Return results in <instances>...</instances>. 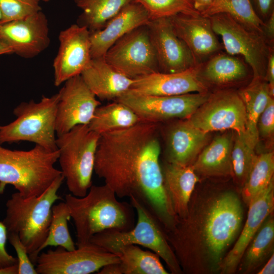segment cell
<instances>
[{
    "label": "cell",
    "mask_w": 274,
    "mask_h": 274,
    "mask_svg": "<svg viewBox=\"0 0 274 274\" xmlns=\"http://www.w3.org/2000/svg\"><path fill=\"white\" fill-rule=\"evenodd\" d=\"M218 1V0H214V2H213V4L214 3H216V2H217ZM213 4H212V5H213Z\"/></svg>",
    "instance_id": "51"
},
{
    "label": "cell",
    "mask_w": 274,
    "mask_h": 274,
    "mask_svg": "<svg viewBox=\"0 0 274 274\" xmlns=\"http://www.w3.org/2000/svg\"><path fill=\"white\" fill-rule=\"evenodd\" d=\"M58 92L55 132L57 135L67 132L78 125H88L100 102L84 81L81 75L65 82Z\"/></svg>",
    "instance_id": "14"
},
{
    "label": "cell",
    "mask_w": 274,
    "mask_h": 274,
    "mask_svg": "<svg viewBox=\"0 0 274 274\" xmlns=\"http://www.w3.org/2000/svg\"><path fill=\"white\" fill-rule=\"evenodd\" d=\"M212 28L222 41L226 53L240 55L253 73V79H263L273 48L264 36L253 30L226 13L209 16Z\"/></svg>",
    "instance_id": "9"
},
{
    "label": "cell",
    "mask_w": 274,
    "mask_h": 274,
    "mask_svg": "<svg viewBox=\"0 0 274 274\" xmlns=\"http://www.w3.org/2000/svg\"><path fill=\"white\" fill-rule=\"evenodd\" d=\"M90 35L87 27L79 24L71 25L60 32L59 48L53 63L56 86L81 75L89 64Z\"/></svg>",
    "instance_id": "15"
},
{
    "label": "cell",
    "mask_w": 274,
    "mask_h": 274,
    "mask_svg": "<svg viewBox=\"0 0 274 274\" xmlns=\"http://www.w3.org/2000/svg\"><path fill=\"white\" fill-rule=\"evenodd\" d=\"M122 274H167L160 257L152 251L141 249L138 245L122 247L116 252Z\"/></svg>",
    "instance_id": "30"
},
{
    "label": "cell",
    "mask_w": 274,
    "mask_h": 274,
    "mask_svg": "<svg viewBox=\"0 0 274 274\" xmlns=\"http://www.w3.org/2000/svg\"><path fill=\"white\" fill-rule=\"evenodd\" d=\"M199 63L183 71L157 72L133 79L129 90L140 94L173 96L208 92L199 76Z\"/></svg>",
    "instance_id": "18"
},
{
    "label": "cell",
    "mask_w": 274,
    "mask_h": 274,
    "mask_svg": "<svg viewBox=\"0 0 274 274\" xmlns=\"http://www.w3.org/2000/svg\"><path fill=\"white\" fill-rule=\"evenodd\" d=\"M81 76L91 91L101 100H115L128 91L133 82V79L113 68L104 57L92 58Z\"/></svg>",
    "instance_id": "23"
},
{
    "label": "cell",
    "mask_w": 274,
    "mask_h": 274,
    "mask_svg": "<svg viewBox=\"0 0 274 274\" xmlns=\"http://www.w3.org/2000/svg\"><path fill=\"white\" fill-rule=\"evenodd\" d=\"M0 39L21 57L31 58L50 44L48 19L40 11L23 19L1 24Z\"/></svg>",
    "instance_id": "16"
},
{
    "label": "cell",
    "mask_w": 274,
    "mask_h": 274,
    "mask_svg": "<svg viewBox=\"0 0 274 274\" xmlns=\"http://www.w3.org/2000/svg\"><path fill=\"white\" fill-rule=\"evenodd\" d=\"M218 13L231 15L247 27L263 34L264 22L255 12L250 0H218L202 15Z\"/></svg>",
    "instance_id": "34"
},
{
    "label": "cell",
    "mask_w": 274,
    "mask_h": 274,
    "mask_svg": "<svg viewBox=\"0 0 274 274\" xmlns=\"http://www.w3.org/2000/svg\"><path fill=\"white\" fill-rule=\"evenodd\" d=\"M41 10L39 0H0L1 24L23 19Z\"/></svg>",
    "instance_id": "37"
},
{
    "label": "cell",
    "mask_w": 274,
    "mask_h": 274,
    "mask_svg": "<svg viewBox=\"0 0 274 274\" xmlns=\"http://www.w3.org/2000/svg\"><path fill=\"white\" fill-rule=\"evenodd\" d=\"M274 273V255H270L264 267L259 271L258 274H273Z\"/></svg>",
    "instance_id": "46"
},
{
    "label": "cell",
    "mask_w": 274,
    "mask_h": 274,
    "mask_svg": "<svg viewBox=\"0 0 274 274\" xmlns=\"http://www.w3.org/2000/svg\"><path fill=\"white\" fill-rule=\"evenodd\" d=\"M255 147L246 138L244 132L236 133L231 150L232 174L242 189L256 156Z\"/></svg>",
    "instance_id": "35"
},
{
    "label": "cell",
    "mask_w": 274,
    "mask_h": 274,
    "mask_svg": "<svg viewBox=\"0 0 274 274\" xmlns=\"http://www.w3.org/2000/svg\"><path fill=\"white\" fill-rule=\"evenodd\" d=\"M13 53L11 48L0 39V55Z\"/></svg>",
    "instance_id": "48"
},
{
    "label": "cell",
    "mask_w": 274,
    "mask_h": 274,
    "mask_svg": "<svg viewBox=\"0 0 274 274\" xmlns=\"http://www.w3.org/2000/svg\"><path fill=\"white\" fill-rule=\"evenodd\" d=\"M232 137L224 134L216 138L205 147L192 164L195 172L212 177L232 175Z\"/></svg>",
    "instance_id": "26"
},
{
    "label": "cell",
    "mask_w": 274,
    "mask_h": 274,
    "mask_svg": "<svg viewBox=\"0 0 274 274\" xmlns=\"http://www.w3.org/2000/svg\"><path fill=\"white\" fill-rule=\"evenodd\" d=\"M59 99L58 92L43 96L39 102L31 100L18 105L13 110L16 118L0 125V144L27 141L50 151L57 150L55 121Z\"/></svg>",
    "instance_id": "8"
},
{
    "label": "cell",
    "mask_w": 274,
    "mask_h": 274,
    "mask_svg": "<svg viewBox=\"0 0 274 274\" xmlns=\"http://www.w3.org/2000/svg\"><path fill=\"white\" fill-rule=\"evenodd\" d=\"M119 262L107 264L97 273L98 274H122Z\"/></svg>",
    "instance_id": "45"
},
{
    "label": "cell",
    "mask_w": 274,
    "mask_h": 274,
    "mask_svg": "<svg viewBox=\"0 0 274 274\" xmlns=\"http://www.w3.org/2000/svg\"><path fill=\"white\" fill-rule=\"evenodd\" d=\"M246 110L245 135L255 146L259 140L257 123L259 117L271 96L268 83L263 79H253L246 87L238 92Z\"/></svg>",
    "instance_id": "27"
},
{
    "label": "cell",
    "mask_w": 274,
    "mask_h": 274,
    "mask_svg": "<svg viewBox=\"0 0 274 274\" xmlns=\"http://www.w3.org/2000/svg\"><path fill=\"white\" fill-rule=\"evenodd\" d=\"M180 120L168 132L167 162L191 165L207 144L209 133L194 127L187 118Z\"/></svg>",
    "instance_id": "22"
},
{
    "label": "cell",
    "mask_w": 274,
    "mask_h": 274,
    "mask_svg": "<svg viewBox=\"0 0 274 274\" xmlns=\"http://www.w3.org/2000/svg\"><path fill=\"white\" fill-rule=\"evenodd\" d=\"M208 92L173 96L143 95L129 90L115 99L131 109L141 121L158 123L174 119H185L208 98Z\"/></svg>",
    "instance_id": "11"
},
{
    "label": "cell",
    "mask_w": 274,
    "mask_h": 274,
    "mask_svg": "<svg viewBox=\"0 0 274 274\" xmlns=\"http://www.w3.org/2000/svg\"><path fill=\"white\" fill-rule=\"evenodd\" d=\"M45 2H48L50 0H42Z\"/></svg>",
    "instance_id": "50"
},
{
    "label": "cell",
    "mask_w": 274,
    "mask_h": 274,
    "mask_svg": "<svg viewBox=\"0 0 274 274\" xmlns=\"http://www.w3.org/2000/svg\"><path fill=\"white\" fill-rule=\"evenodd\" d=\"M268 83L270 95L273 97L274 91V53L272 50L269 54L266 72L264 78Z\"/></svg>",
    "instance_id": "41"
},
{
    "label": "cell",
    "mask_w": 274,
    "mask_h": 274,
    "mask_svg": "<svg viewBox=\"0 0 274 274\" xmlns=\"http://www.w3.org/2000/svg\"><path fill=\"white\" fill-rule=\"evenodd\" d=\"M8 239L17 254L18 274H38L31 261L26 247L18 235L14 233H8Z\"/></svg>",
    "instance_id": "38"
},
{
    "label": "cell",
    "mask_w": 274,
    "mask_h": 274,
    "mask_svg": "<svg viewBox=\"0 0 274 274\" xmlns=\"http://www.w3.org/2000/svg\"><path fill=\"white\" fill-rule=\"evenodd\" d=\"M147 26L161 72H179L197 64L186 44L176 33L169 17L150 20Z\"/></svg>",
    "instance_id": "17"
},
{
    "label": "cell",
    "mask_w": 274,
    "mask_h": 274,
    "mask_svg": "<svg viewBox=\"0 0 274 274\" xmlns=\"http://www.w3.org/2000/svg\"><path fill=\"white\" fill-rule=\"evenodd\" d=\"M1 13L0 12V30H1Z\"/></svg>",
    "instance_id": "49"
},
{
    "label": "cell",
    "mask_w": 274,
    "mask_h": 274,
    "mask_svg": "<svg viewBox=\"0 0 274 274\" xmlns=\"http://www.w3.org/2000/svg\"><path fill=\"white\" fill-rule=\"evenodd\" d=\"M71 218L70 210L65 202H60L52 206L48 235L31 260L33 264H36L40 252L49 246L61 247L67 250L76 248L68 230V221Z\"/></svg>",
    "instance_id": "32"
},
{
    "label": "cell",
    "mask_w": 274,
    "mask_h": 274,
    "mask_svg": "<svg viewBox=\"0 0 274 274\" xmlns=\"http://www.w3.org/2000/svg\"><path fill=\"white\" fill-rule=\"evenodd\" d=\"M119 262L116 254L89 243L73 250L57 247L40 253L36 269L38 274H89Z\"/></svg>",
    "instance_id": "12"
},
{
    "label": "cell",
    "mask_w": 274,
    "mask_h": 274,
    "mask_svg": "<svg viewBox=\"0 0 274 274\" xmlns=\"http://www.w3.org/2000/svg\"><path fill=\"white\" fill-rule=\"evenodd\" d=\"M76 231L77 247L89 243L95 234L109 229L128 230L135 224L134 209L120 201L106 184L92 185L87 194L65 195Z\"/></svg>",
    "instance_id": "2"
},
{
    "label": "cell",
    "mask_w": 274,
    "mask_h": 274,
    "mask_svg": "<svg viewBox=\"0 0 274 274\" xmlns=\"http://www.w3.org/2000/svg\"><path fill=\"white\" fill-rule=\"evenodd\" d=\"M18 264L0 269V274H18Z\"/></svg>",
    "instance_id": "47"
},
{
    "label": "cell",
    "mask_w": 274,
    "mask_h": 274,
    "mask_svg": "<svg viewBox=\"0 0 274 274\" xmlns=\"http://www.w3.org/2000/svg\"><path fill=\"white\" fill-rule=\"evenodd\" d=\"M273 153L270 152L256 155L242 189L243 200L247 206L273 181Z\"/></svg>",
    "instance_id": "33"
},
{
    "label": "cell",
    "mask_w": 274,
    "mask_h": 274,
    "mask_svg": "<svg viewBox=\"0 0 274 274\" xmlns=\"http://www.w3.org/2000/svg\"><path fill=\"white\" fill-rule=\"evenodd\" d=\"M150 18L146 9L133 1L126 5L100 29L90 32L92 58L102 57L119 39L131 31L147 25Z\"/></svg>",
    "instance_id": "20"
},
{
    "label": "cell",
    "mask_w": 274,
    "mask_h": 274,
    "mask_svg": "<svg viewBox=\"0 0 274 274\" xmlns=\"http://www.w3.org/2000/svg\"><path fill=\"white\" fill-rule=\"evenodd\" d=\"M100 135L88 125H78L57 135L61 172L71 194L83 197L92 185L96 151Z\"/></svg>",
    "instance_id": "7"
},
{
    "label": "cell",
    "mask_w": 274,
    "mask_h": 274,
    "mask_svg": "<svg viewBox=\"0 0 274 274\" xmlns=\"http://www.w3.org/2000/svg\"><path fill=\"white\" fill-rule=\"evenodd\" d=\"M258 11L263 17H267L271 13L273 0H255Z\"/></svg>",
    "instance_id": "43"
},
{
    "label": "cell",
    "mask_w": 274,
    "mask_h": 274,
    "mask_svg": "<svg viewBox=\"0 0 274 274\" xmlns=\"http://www.w3.org/2000/svg\"><path fill=\"white\" fill-rule=\"evenodd\" d=\"M133 0H74L83 12L80 19L90 32L101 29L126 5Z\"/></svg>",
    "instance_id": "31"
},
{
    "label": "cell",
    "mask_w": 274,
    "mask_h": 274,
    "mask_svg": "<svg viewBox=\"0 0 274 274\" xmlns=\"http://www.w3.org/2000/svg\"><path fill=\"white\" fill-rule=\"evenodd\" d=\"M164 188L178 218L188 214L189 204L199 181L192 165L184 166L166 162L161 166Z\"/></svg>",
    "instance_id": "24"
},
{
    "label": "cell",
    "mask_w": 274,
    "mask_h": 274,
    "mask_svg": "<svg viewBox=\"0 0 274 274\" xmlns=\"http://www.w3.org/2000/svg\"><path fill=\"white\" fill-rule=\"evenodd\" d=\"M58 157V150L50 151L38 145L27 151L0 145L1 193L10 184L24 198L41 195L62 175L54 167Z\"/></svg>",
    "instance_id": "3"
},
{
    "label": "cell",
    "mask_w": 274,
    "mask_h": 274,
    "mask_svg": "<svg viewBox=\"0 0 274 274\" xmlns=\"http://www.w3.org/2000/svg\"><path fill=\"white\" fill-rule=\"evenodd\" d=\"M248 66L239 57L219 52L199 63V73L206 86H225L244 81L249 75Z\"/></svg>",
    "instance_id": "25"
},
{
    "label": "cell",
    "mask_w": 274,
    "mask_h": 274,
    "mask_svg": "<svg viewBox=\"0 0 274 274\" xmlns=\"http://www.w3.org/2000/svg\"><path fill=\"white\" fill-rule=\"evenodd\" d=\"M263 34L269 44H273L274 40V12L268 16L263 26Z\"/></svg>",
    "instance_id": "42"
},
{
    "label": "cell",
    "mask_w": 274,
    "mask_h": 274,
    "mask_svg": "<svg viewBox=\"0 0 274 274\" xmlns=\"http://www.w3.org/2000/svg\"><path fill=\"white\" fill-rule=\"evenodd\" d=\"M187 119L194 127L208 133L228 129L234 130L236 133L245 131V107L238 93L231 90L210 94Z\"/></svg>",
    "instance_id": "13"
},
{
    "label": "cell",
    "mask_w": 274,
    "mask_h": 274,
    "mask_svg": "<svg viewBox=\"0 0 274 274\" xmlns=\"http://www.w3.org/2000/svg\"><path fill=\"white\" fill-rule=\"evenodd\" d=\"M104 58L116 71L134 79L159 72L147 25L138 27L116 42Z\"/></svg>",
    "instance_id": "10"
},
{
    "label": "cell",
    "mask_w": 274,
    "mask_h": 274,
    "mask_svg": "<svg viewBox=\"0 0 274 274\" xmlns=\"http://www.w3.org/2000/svg\"><path fill=\"white\" fill-rule=\"evenodd\" d=\"M194 8L203 15L212 6L214 0H190Z\"/></svg>",
    "instance_id": "44"
},
{
    "label": "cell",
    "mask_w": 274,
    "mask_h": 274,
    "mask_svg": "<svg viewBox=\"0 0 274 274\" xmlns=\"http://www.w3.org/2000/svg\"><path fill=\"white\" fill-rule=\"evenodd\" d=\"M248 206L247 218L239 236L220 265L219 269L222 273L235 271L247 247L265 220L272 214L274 209L273 181Z\"/></svg>",
    "instance_id": "21"
},
{
    "label": "cell",
    "mask_w": 274,
    "mask_h": 274,
    "mask_svg": "<svg viewBox=\"0 0 274 274\" xmlns=\"http://www.w3.org/2000/svg\"><path fill=\"white\" fill-rule=\"evenodd\" d=\"M8 232L3 223L0 222V269L18 263L17 258L9 254L6 248Z\"/></svg>",
    "instance_id": "40"
},
{
    "label": "cell",
    "mask_w": 274,
    "mask_h": 274,
    "mask_svg": "<svg viewBox=\"0 0 274 274\" xmlns=\"http://www.w3.org/2000/svg\"><path fill=\"white\" fill-rule=\"evenodd\" d=\"M169 19L176 33L186 44L197 63L204 61L223 48L209 17L200 14H179Z\"/></svg>",
    "instance_id": "19"
},
{
    "label": "cell",
    "mask_w": 274,
    "mask_h": 274,
    "mask_svg": "<svg viewBox=\"0 0 274 274\" xmlns=\"http://www.w3.org/2000/svg\"><path fill=\"white\" fill-rule=\"evenodd\" d=\"M1 194V192H0V194Z\"/></svg>",
    "instance_id": "52"
},
{
    "label": "cell",
    "mask_w": 274,
    "mask_h": 274,
    "mask_svg": "<svg viewBox=\"0 0 274 274\" xmlns=\"http://www.w3.org/2000/svg\"><path fill=\"white\" fill-rule=\"evenodd\" d=\"M160 152L157 123L140 121L100 135L94 171L117 197L139 200L168 231L178 217L164 188Z\"/></svg>",
    "instance_id": "1"
},
{
    "label": "cell",
    "mask_w": 274,
    "mask_h": 274,
    "mask_svg": "<svg viewBox=\"0 0 274 274\" xmlns=\"http://www.w3.org/2000/svg\"><path fill=\"white\" fill-rule=\"evenodd\" d=\"M141 120L129 107L116 101L98 107L89 124V128L101 135L120 129L130 127Z\"/></svg>",
    "instance_id": "28"
},
{
    "label": "cell",
    "mask_w": 274,
    "mask_h": 274,
    "mask_svg": "<svg viewBox=\"0 0 274 274\" xmlns=\"http://www.w3.org/2000/svg\"><path fill=\"white\" fill-rule=\"evenodd\" d=\"M130 204L136 213L137 220L128 230L109 229L93 235L89 243L115 254L122 247L139 245L157 254L166 264L172 273L182 271L170 245L166 232L152 212L139 200L130 197Z\"/></svg>",
    "instance_id": "6"
},
{
    "label": "cell",
    "mask_w": 274,
    "mask_h": 274,
    "mask_svg": "<svg viewBox=\"0 0 274 274\" xmlns=\"http://www.w3.org/2000/svg\"><path fill=\"white\" fill-rule=\"evenodd\" d=\"M273 242L274 220L271 214L247 247L239 263V270L249 273L257 269L273 253Z\"/></svg>",
    "instance_id": "29"
},
{
    "label": "cell",
    "mask_w": 274,
    "mask_h": 274,
    "mask_svg": "<svg viewBox=\"0 0 274 274\" xmlns=\"http://www.w3.org/2000/svg\"><path fill=\"white\" fill-rule=\"evenodd\" d=\"M208 203L200 221L198 247L211 268L219 269L241 228L243 208L238 196L230 191L220 193Z\"/></svg>",
    "instance_id": "5"
},
{
    "label": "cell",
    "mask_w": 274,
    "mask_h": 274,
    "mask_svg": "<svg viewBox=\"0 0 274 274\" xmlns=\"http://www.w3.org/2000/svg\"><path fill=\"white\" fill-rule=\"evenodd\" d=\"M147 11L151 20L170 17L179 14H200L190 0H133Z\"/></svg>",
    "instance_id": "36"
},
{
    "label": "cell",
    "mask_w": 274,
    "mask_h": 274,
    "mask_svg": "<svg viewBox=\"0 0 274 274\" xmlns=\"http://www.w3.org/2000/svg\"><path fill=\"white\" fill-rule=\"evenodd\" d=\"M64 180L60 175L39 196L24 198L17 192L6 202V216L2 222L8 233L18 235L31 261L48 235L52 208L61 199L57 192Z\"/></svg>",
    "instance_id": "4"
},
{
    "label": "cell",
    "mask_w": 274,
    "mask_h": 274,
    "mask_svg": "<svg viewBox=\"0 0 274 274\" xmlns=\"http://www.w3.org/2000/svg\"><path fill=\"white\" fill-rule=\"evenodd\" d=\"M259 136L267 138L274 131V100L270 97L260 115L257 123Z\"/></svg>",
    "instance_id": "39"
}]
</instances>
